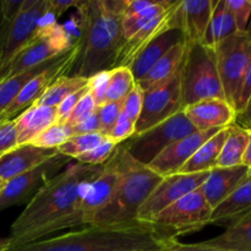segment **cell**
I'll list each match as a JSON object with an SVG mask.
<instances>
[{
	"instance_id": "obj_1",
	"label": "cell",
	"mask_w": 251,
	"mask_h": 251,
	"mask_svg": "<svg viewBox=\"0 0 251 251\" xmlns=\"http://www.w3.org/2000/svg\"><path fill=\"white\" fill-rule=\"evenodd\" d=\"M102 169L103 164H68L27 202L12 223L11 237L6 239V244H28L58 230L83 226L81 201Z\"/></svg>"
},
{
	"instance_id": "obj_2",
	"label": "cell",
	"mask_w": 251,
	"mask_h": 251,
	"mask_svg": "<svg viewBox=\"0 0 251 251\" xmlns=\"http://www.w3.org/2000/svg\"><path fill=\"white\" fill-rule=\"evenodd\" d=\"M125 0H90L77 7L80 54L69 75L91 77L112 70L124 43L122 21Z\"/></svg>"
},
{
	"instance_id": "obj_3",
	"label": "cell",
	"mask_w": 251,
	"mask_h": 251,
	"mask_svg": "<svg viewBox=\"0 0 251 251\" xmlns=\"http://www.w3.org/2000/svg\"><path fill=\"white\" fill-rule=\"evenodd\" d=\"M171 239L151 222L117 226H87L76 232L21 245H7L4 251H142L162 248Z\"/></svg>"
},
{
	"instance_id": "obj_4",
	"label": "cell",
	"mask_w": 251,
	"mask_h": 251,
	"mask_svg": "<svg viewBox=\"0 0 251 251\" xmlns=\"http://www.w3.org/2000/svg\"><path fill=\"white\" fill-rule=\"evenodd\" d=\"M119 151L120 176L109 202L93 217V226H117L134 222L142 203L158 185L163 176L135 161L123 147ZM90 225V226H91Z\"/></svg>"
},
{
	"instance_id": "obj_5",
	"label": "cell",
	"mask_w": 251,
	"mask_h": 251,
	"mask_svg": "<svg viewBox=\"0 0 251 251\" xmlns=\"http://www.w3.org/2000/svg\"><path fill=\"white\" fill-rule=\"evenodd\" d=\"M183 109L203 100H226L213 48L188 42L180 68Z\"/></svg>"
},
{
	"instance_id": "obj_6",
	"label": "cell",
	"mask_w": 251,
	"mask_h": 251,
	"mask_svg": "<svg viewBox=\"0 0 251 251\" xmlns=\"http://www.w3.org/2000/svg\"><path fill=\"white\" fill-rule=\"evenodd\" d=\"M74 41L66 26L56 22L55 17L47 12L42 17L36 36L10 60L0 73V81L21 74L49 59L65 53L73 47Z\"/></svg>"
},
{
	"instance_id": "obj_7",
	"label": "cell",
	"mask_w": 251,
	"mask_h": 251,
	"mask_svg": "<svg viewBox=\"0 0 251 251\" xmlns=\"http://www.w3.org/2000/svg\"><path fill=\"white\" fill-rule=\"evenodd\" d=\"M212 207L200 188L164 208L150 222L171 239L196 232L210 225Z\"/></svg>"
},
{
	"instance_id": "obj_8",
	"label": "cell",
	"mask_w": 251,
	"mask_h": 251,
	"mask_svg": "<svg viewBox=\"0 0 251 251\" xmlns=\"http://www.w3.org/2000/svg\"><path fill=\"white\" fill-rule=\"evenodd\" d=\"M195 131L198 130L189 122L184 110H180L151 129L134 135L122 145L135 161L149 166L167 147Z\"/></svg>"
},
{
	"instance_id": "obj_9",
	"label": "cell",
	"mask_w": 251,
	"mask_h": 251,
	"mask_svg": "<svg viewBox=\"0 0 251 251\" xmlns=\"http://www.w3.org/2000/svg\"><path fill=\"white\" fill-rule=\"evenodd\" d=\"M226 100L234 108L251 56V36L237 32L213 47Z\"/></svg>"
},
{
	"instance_id": "obj_10",
	"label": "cell",
	"mask_w": 251,
	"mask_h": 251,
	"mask_svg": "<svg viewBox=\"0 0 251 251\" xmlns=\"http://www.w3.org/2000/svg\"><path fill=\"white\" fill-rule=\"evenodd\" d=\"M47 12V0H24L19 14L11 21L0 22V73L36 36Z\"/></svg>"
},
{
	"instance_id": "obj_11",
	"label": "cell",
	"mask_w": 251,
	"mask_h": 251,
	"mask_svg": "<svg viewBox=\"0 0 251 251\" xmlns=\"http://www.w3.org/2000/svg\"><path fill=\"white\" fill-rule=\"evenodd\" d=\"M73 159L56 152L54 156L32 168L31 171L6 181L0 196V211L11 206L28 202L49 180L65 169Z\"/></svg>"
},
{
	"instance_id": "obj_12",
	"label": "cell",
	"mask_w": 251,
	"mask_h": 251,
	"mask_svg": "<svg viewBox=\"0 0 251 251\" xmlns=\"http://www.w3.org/2000/svg\"><path fill=\"white\" fill-rule=\"evenodd\" d=\"M180 110H183V102L179 70L166 82L142 92V108L135 125V135L151 129Z\"/></svg>"
},
{
	"instance_id": "obj_13",
	"label": "cell",
	"mask_w": 251,
	"mask_h": 251,
	"mask_svg": "<svg viewBox=\"0 0 251 251\" xmlns=\"http://www.w3.org/2000/svg\"><path fill=\"white\" fill-rule=\"evenodd\" d=\"M78 54H80V42L77 39L69 50L61 54L59 60L54 65H51L47 70L42 71L41 74L34 76L32 80H29L26 83V86L14 98V100L0 114V122L14 120L17 115L25 112L27 108L32 107L59 76L69 75L70 69L73 68Z\"/></svg>"
},
{
	"instance_id": "obj_14",
	"label": "cell",
	"mask_w": 251,
	"mask_h": 251,
	"mask_svg": "<svg viewBox=\"0 0 251 251\" xmlns=\"http://www.w3.org/2000/svg\"><path fill=\"white\" fill-rule=\"evenodd\" d=\"M210 172L201 173H176L162 178L147 200L142 203L136 215L137 221L150 222L161 211L179 199L200 188L207 179Z\"/></svg>"
},
{
	"instance_id": "obj_15",
	"label": "cell",
	"mask_w": 251,
	"mask_h": 251,
	"mask_svg": "<svg viewBox=\"0 0 251 251\" xmlns=\"http://www.w3.org/2000/svg\"><path fill=\"white\" fill-rule=\"evenodd\" d=\"M120 176L118 146L110 158L103 164L102 173L91 183L88 191L80 205V215L83 226H90L93 217L107 205L114 194Z\"/></svg>"
},
{
	"instance_id": "obj_16",
	"label": "cell",
	"mask_w": 251,
	"mask_h": 251,
	"mask_svg": "<svg viewBox=\"0 0 251 251\" xmlns=\"http://www.w3.org/2000/svg\"><path fill=\"white\" fill-rule=\"evenodd\" d=\"M220 130H198L191 132L188 136L178 140L167 147L147 167L161 176L179 173V171L193 157V154Z\"/></svg>"
},
{
	"instance_id": "obj_17",
	"label": "cell",
	"mask_w": 251,
	"mask_h": 251,
	"mask_svg": "<svg viewBox=\"0 0 251 251\" xmlns=\"http://www.w3.org/2000/svg\"><path fill=\"white\" fill-rule=\"evenodd\" d=\"M179 2L180 1L174 2L167 11H164L163 14H161L159 16L154 17L152 21H150L149 24L145 25L140 31H137L131 38L125 41L124 43H123L122 48H120L117 59H115L113 69L119 68V66L129 68V65L132 63L135 56H136L137 54L142 50V48H144L149 42H151L154 37H157L158 34H161L162 32L167 31V29L169 28L180 29V27H179L178 14H176Z\"/></svg>"
},
{
	"instance_id": "obj_18",
	"label": "cell",
	"mask_w": 251,
	"mask_h": 251,
	"mask_svg": "<svg viewBox=\"0 0 251 251\" xmlns=\"http://www.w3.org/2000/svg\"><path fill=\"white\" fill-rule=\"evenodd\" d=\"M186 118L196 130L225 129L235 123L237 113L226 100L210 98L184 108Z\"/></svg>"
},
{
	"instance_id": "obj_19",
	"label": "cell",
	"mask_w": 251,
	"mask_h": 251,
	"mask_svg": "<svg viewBox=\"0 0 251 251\" xmlns=\"http://www.w3.org/2000/svg\"><path fill=\"white\" fill-rule=\"evenodd\" d=\"M56 152L58 150L41 149L32 144L19 145L0 156V179L4 181L11 180L43 163Z\"/></svg>"
},
{
	"instance_id": "obj_20",
	"label": "cell",
	"mask_w": 251,
	"mask_h": 251,
	"mask_svg": "<svg viewBox=\"0 0 251 251\" xmlns=\"http://www.w3.org/2000/svg\"><path fill=\"white\" fill-rule=\"evenodd\" d=\"M249 174V168L245 166L232 167V168H218L210 172L205 183L200 186L207 200L208 205L213 208L225 201Z\"/></svg>"
},
{
	"instance_id": "obj_21",
	"label": "cell",
	"mask_w": 251,
	"mask_h": 251,
	"mask_svg": "<svg viewBox=\"0 0 251 251\" xmlns=\"http://www.w3.org/2000/svg\"><path fill=\"white\" fill-rule=\"evenodd\" d=\"M213 0H184L179 2V27L186 41L202 43L212 15Z\"/></svg>"
},
{
	"instance_id": "obj_22",
	"label": "cell",
	"mask_w": 251,
	"mask_h": 251,
	"mask_svg": "<svg viewBox=\"0 0 251 251\" xmlns=\"http://www.w3.org/2000/svg\"><path fill=\"white\" fill-rule=\"evenodd\" d=\"M183 39H186L183 31L179 28H169L154 37L142 48L129 65L135 81H139L149 73L150 69L172 48Z\"/></svg>"
},
{
	"instance_id": "obj_23",
	"label": "cell",
	"mask_w": 251,
	"mask_h": 251,
	"mask_svg": "<svg viewBox=\"0 0 251 251\" xmlns=\"http://www.w3.org/2000/svg\"><path fill=\"white\" fill-rule=\"evenodd\" d=\"M251 217V176H248L225 201L213 208L210 223H225L227 227Z\"/></svg>"
},
{
	"instance_id": "obj_24",
	"label": "cell",
	"mask_w": 251,
	"mask_h": 251,
	"mask_svg": "<svg viewBox=\"0 0 251 251\" xmlns=\"http://www.w3.org/2000/svg\"><path fill=\"white\" fill-rule=\"evenodd\" d=\"M17 144H31L43 130L58 122L56 108L33 104L15 118Z\"/></svg>"
},
{
	"instance_id": "obj_25",
	"label": "cell",
	"mask_w": 251,
	"mask_h": 251,
	"mask_svg": "<svg viewBox=\"0 0 251 251\" xmlns=\"http://www.w3.org/2000/svg\"><path fill=\"white\" fill-rule=\"evenodd\" d=\"M186 47H188V41L183 39L176 46L172 47L149 70V73L141 78L136 81V85L139 86L140 90L144 91L150 90L152 87L161 85L166 82L167 80L176 75L183 64L184 55H185Z\"/></svg>"
},
{
	"instance_id": "obj_26",
	"label": "cell",
	"mask_w": 251,
	"mask_h": 251,
	"mask_svg": "<svg viewBox=\"0 0 251 251\" xmlns=\"http://www.w3.org/2000/svg\"><path fill=\"white\" fill-rule=\"evenodd\" d=\"M228 135V126L221 129L217 134L207 140L190 159L183 166L179 173H201L211 172L217 167L218 157Z\"/></svg>"
},
{
	"instance_id": "obj_27",
	"label": "cell",
	"mask_w": 251,
	"mask_h": 251,
	"mask_svg": "<svg viewBox=\"0 0 251 251\" xmlns=\"http://www.w3.org/2000/svg\"><path fill=\"white\" fill-rule=\"evenodd\" d=\"M251 130L233 123L228 126V135L217 161L218 168H232L243 166V157L249 142Z\"/></svg>"
},
{
	"instance_id": "obj_28",
	"label": "cell",
	"mask_w": 251,
	"mask_h": 251,
	"mask_svg": "<svg viewBox=\"0 0 251 251\" xmlns=\"http://www.w3.org/2000/svg\"><path fill=\"white\" fill-rule=\"evenodd\" d=\"M237 32V26L226 5V0H213L212 15L202 44L213 48L221 41L233 36Z\"/></svg>"
},
{
	"instance_id": "obj_29",
	"label": "cell",
	"mask_w": 251,
	"mask_h": 251,
	"mask_svg": "<svg viewBox=\"0 0 251 251\" xmlns=\"http://www.w3.org/2000/svg\"><path fill=\"white\" fill-rule=\"evenodd\" d=\"M202 243L226 251H251V217L229 226L221 235Z\"/></svg>"
},
{
	"instance_id": "obj_30",
	"label": "cell",
	"mask_w": 251,
	"mask_h": 251,
	"mask_svg": "<svg viewBox=\"0 0 251 251\" xmlns=\"http://www.w3.org/2000/svg\"><path fill=\"white\" fill-rule=\"evenodd\" d=\"M88 78L77 75H63L59 76L43 93L41 98L34 104L42 107L56 108L68 96L73 95L76 91L86 87Z\"/></svg>"
},
{
	"instance_id": "obj_31",
	"label": "cell",
	"mask_w": 251,
	"mask_h": 251,
	"mask_svg": "<svg viewBox=\"0 0 251 251\" xmlns=\"http://www.w3.org/2000/svg\"><path fill=\"white\" fill-rule=\"evenodd\" d=\"M60 55L54 56V58L47 60L46 63L39 64V65L34 66V68L32 69H28V70L24 71V73L12 76V77L5 78V80L0 81V114H1L5 110V108L14 100V98L19 95L20 91L26 86V83L28 82L29 80H32L34 76L41 74L42 71L47 70V69L50 68L51 65H54V64L59 60Z\"/></svg>"
},
{
	"instance_id": "obj_32",
	"label": "cell",
	"mask_w": 251,
	"mask_h": 251,
	"mask_svg": "<svg viewBox=\"0 0 251 251\" xmlns=\"http://www.w3.org/2000/svg\"><path fill=\"white\" fill-rule=\"evenodd\" d=\"M176 1H168V0H159V1H153L149 7L140 11L139 14L126 15L123 17L122 21V31L124 42L131 38L137 31L142 28L145 25L149 24L154 17L159 16L164 11L169 9Z\"/></svg>"
},
{
	"instance_id": "obj_33",
	"label": "cell",
	"mask_w": 251,
	"mask_h": 251,
	"mask_svg": "<svg viewBox=\"0 0 251 251\" xmlns=\"http://www.w3.org/2000/svg\"><path fill=\"white\" fill-rule=\"evenodd\" d=\"M135 83L136 81L129 68L119 66V68L112 69L109 75V82H108L105 103L122 102L134 87Z\"/></svg>"
},
{
	"instance_id": "obj_34",
	"label": "cell",
	"mask_w": 251,
	"mask_h": 251,
	"mask_svg": "<svg viewBox=\"0 0 251 251\" xmlns=\"http://www.w3.org/2000/svg\"><path fill=\"white\" fill-rule=\"evenodd\" d=\"M73 135V126L70 124L56 122L43 130L31 144L41 149L58 150Z\"/></svg>"
},
{
	"instance_id": "obj_35",
	"label": "cell",
	"mask_w": 251,
	"mask_h": 251,
	"mask_svg": "<svg viewBox=\"0 0 251 251\" xmlns=\"http://www.w3.org/2000/svg\"><path fill=\"white\" fill-rule=\"evenodd\" d=\"M108 137L104 136L100 132H93V134H82L74 135L66 142H64L58 149V152L61 154L70 157L71 159H76L83 154L85 152L95 149L96 146L107 140Z\"/></svg>"
},
{
	"instance_id": "obj_36",
	"label": "cell",
	"mask_w": 251,
	"mask_h": 251,
	"mask_svg": "<svg viewBox=\"0 0 251 251\" xmlns=\"http://www.w3.org/2000/svg\"><path fill=\"white\" fill-rule=\"evenodd\" d=\"M117 146L118 145L115 144V142L107 139L103 142H100V144L98 145V146H96L95 149L90 150V151L81 154L80 157L76 158V161H77L78 163L90 164V166H102V164H104L105 162L110 158V156L114 153Z\"/></svg>"
},
{
	"instance_id": "obj_37",
	"label": "cell",
	"mask_w": 251,
	"mask_h": 251,
	"mask_svg": "<svg viewBox=\"0 0 251 251\" xmlns=\"http://www.w3.org/2000/svg\"><path fill=\"white\" fill-rule=\"evenodd\" d=\"M98 118H100V132L108 136L114 127L120 113H122V102H107L97 108Z\"/></svg>"
},
{
	"instance_id": "obj_38",
	"label": "cell",
	"mask_w": 251,
	"mask_h": 251,
	"mask_svg": "<svg viewBox=\"0 0 251 251\" xmlns=\"http://www.w3.org/2000/svg\"><path fill=\"white\" fill-rule=\"evenodd\" d=\"M228 10L232 14L238 32L247 31L251 17V4L249 0H226Z\"/></svg>"
},
{
	"instance_id": "obj_39",
	"label": "cell",
	"mask_w": 251,
	"mask_h": 251,
	"mask_svg": "<svg viewBox=\"0 0 251 251\" xmlns=\"http://www.w3.org/2000/svg\"><path fill=\"white\" fill-rule=\"evenodd\" d=\"M109 75H110V70H105V71H100V73L95 74L93 76L88 77V83H87L88 90H90L91 96H92L97 108L105 103V96H107Z\"/></svg>"
},
{
	"instance_id": "obj_40",
	"label": "cell",
	"mask_w": 251,
	"mask_h": 251,
	"mask_svg": "<svg viewBox=\"0 0 251 251\" xmlns=\"http://www.w3.org/2000/svg\"><path fill=\"white\" fill-rule=\"evenodd\" d=\"M135 125L136 124L132 120H130L124 113H120L114 127L108 134L107 137L109 140H112L113 142H115L117 145L123 144V142H125L126 140H129L130 137H132L135 135V132H136Z\"/></svg>"
},
{
	"instance_id": "obj_41",
	"label": "cell",
	"mask_w": 251,
	"mask_h": 251,
	"mask_svg": "<svg viewBox=\"0 0 251 251\" xmlns=\"http://www.w3.org/2000/svg\"><path fill=\"white\" fill-rule=\"evenodd\" d=\"M142 108V92L139 86L135 83L134 87L131 88L126 97L122 100V113H124L130 120L136 124L137 119L140 117Z\"/></svg>"
},
{
	"instance_id": "obj_42",
	"label": "cell",
	"mask_w": 251,
	"mask_h": 251,
	"mask_svg": "<svg viewBox=\"0 0 251 251\" xmlns=\"http://www.w3.org/2000/svg\"><path fill=\"white\" fill-rule=\"evenodd\" d=\"M96 109H97V105H96L91 93L88 92L87 95L83 96V97L81 98L80 102L75 105V108L71 110L70 114L66 117V119L64 120L63 123H68V124L70 125L76 124V123L86 119L88 115H91L93 112H96Z\"/></svg>"
},
{
	"instance_id": "obj_43",
	"label": "cell",
	"mask_w": 251,
	"mask_h": 251,
	"mask_svg": "<svg viewBox=\"0 0 251 251\" xmlns=\"http://www.w3.org/2000/svg\"><path fill=\"white\" fill-rule=\"evenodd\" d=\"M19 146L15 120H6L0 124V156Z\"/></svg>"
},
{
	"instance_id": "obj_44",
	"label": "cell",
	"mask_w": 251,
	"mask_h": 251,
	"mask_svg": "<svg viewBox=\"0 0 251 251\" xmlns=\"http://www.w3.org/2000/svg\"><path fill=\"white\" fill-rule=\"evenodd\" d=\"M88 92H90V90H88V86H86V87L81 88V90H78V91H76V92L73 93V95L68 96V97H66L65 100H64L63 102H61L60 104L58 105V107H56L58 122L63 123L64 120L66 119V117L70 114L71 110L75 108V105L77 104L78 102H80L81 98H82L83 96L87 95Z\"/></svg>"
},
{
	"instance_id": "obj_45",
	"label": "cell",
	"mask_w": 251,
	"mask_h": 251,
	"mask_svg": "<svg viewBox=\"0 0 251 251\" xmlns=\"http://www.w3.org/2000/svg\"><path fill=\"white\" fill-rule=\"evenodd\" d=\"M250 97H251V56H250L249 64H248L247 66V70H245L244 77H243V82H242V87H240V93H239V97H238V102L237 104H235V113H237V115L240 114V113L245 109Z\"/></svg>"
},
{
	"instance_id": "obj_46",
	"label": "cell",
	"mask_w": 251,
	"mask_h": 251,
	"mask_svg": "<svg viewBox=\"0 0 251 251\" xmlns=\"http://www.w3.org/2000/svg\"><path fill=\"white\" fill-rule=\"evenodd\" d=\"M73 126L74 135H82V134H93V132H100V118H98L97 109L92 114L88 115L86 119L71 125ZM73 135V136H74Z\"/></svg>"
},
{
	"instance_id": "obj_47",
	"label": "cell",
	"mask_w": 251,
	"mask_h": 251,
	"mask_svg": "<svg viewBox=\"0 0 251 251\" xmlns=\"http://www.w3.org/2000/svg\"><path fill=\"white\" fill-rule=\"evenodd\" d=\"M82 0H47L48 5V11L53 15L55 19L68 11L70 7H76L77 9Z\"/></svg>"
},
{
	"instance_id": "obj_48",
	"label": "cell",
	"mask_w": 251,
	"mask_h": 251,
	"mask_svg": "<svg viewBox=\"0 0 251 251\" xmlns=\"http://www.w3.org/2000/svg\"><path fill=\"white\" fill-rule=\"evenodd\" d=\"M162 251H226L221 249H216V248L208 247V245L201 243H196V244H183L179 243L178 240H173L169 243L168 245L162 249Z\"/></svg>"
},
{
	"instance_id": "obj_49",
	"label": "cell",
	"mask_w": 251,
	"mask_h": 251,
	"mask_svg": "<svg viewBox=\"0 0 251 251\" xmlns=\"http://www.w3.org/2000/svg\"><path fill=\"white\" fill-rule=\"evenodd\" d=\"M153 1H149V0H125V14L126 15H135L139 14L140 11L149 7Z\"/></svg>"
},
{
	"instance_id": "obj_50",
	"label": "cell",
	"mask_w": 251,
	"mask_h": 251,
	"mask_svg": "<svg viewBox=\"0 0 251 251\" xmlns=\"http://www.w3.org/2000/svg\"><path fill=\"white\" fill-rule=\"evenodd\" d=\"M235 124L244 127V129L251 130V97L249 102H248L247 107H245V109L235 118Z\"/></svg>"
},
{
	"instance_id": "obj_51",
	"label": "cell",
	"mask_w": 251,
	"mask_h": 251,
	"mask_svg": "<svg viewBox=\"0 0 251 251\" xmlns=\"http://www.w3.org/2000/svg\"><path fill=\"white\" fill-rule=\"evenodd\" d=\"M243 166L251 168V132L249 137V142H248L247 150H245L244 157H243Z\"/></svg>"
},
{
	"instance_id": "obj_52",
	"label": "cell",
	"mask_w": 251,
	"mask_h": 251,
	"mask_svg": "<svg viewBox=\"0 0 251 251\" xmlns=\"http://www.w3.org/2000/svg\"><path fill=\"white\" fill-rule=\"evenodd\" d=\"M5 185H6V181H4L0 179V196H1V193H2V190H4Z\"/></svg>"
},
{
	"instance_id": "obj_53",
	"label": "cell",
	"mask_w": 251,
	"mask_h": 251,
	"mask_svg": "<svg viewBox=\"0 0 251 251\" xmlns=\"http://www.w3.org/2000/svg\"><path fill=\"white\" fill-rule=\"evenodd\" d=\"M247 32L248 34H249V36H251V17H250V20H249V24H248V27H247Z\"/></svg>"
},
{
	"instance_id": "obj_54",
	"label": "cell",
	"mask_w": 251,
	"mask_h": 251,
	"mask_svg": "<svg viewBox=\"0 0 251 251\" xmlns=\"http://www.w3.org/2000/svg\"><path fill=\"white\" fill-rule=\"evenodd\" d=\"M5 250V239H0V251Z\"/></svg>"
},
{
	"instance_id": "obj_55",
	"label": "cell",
	"mask_w": 251,
	"mask_h": 251,
	"mask_svg": "<svg viewBox=\"0 0 251 251\" xmlns=\"http://www.w3.org/2000/svg\"><path fill=\"white\" fill-rule=\"evenodd\" d=\"M168 245V244H167ZM164 247H166V245H164ZM164 247H162V248H156V249H150V250H142V251H162V249H163Z\"/></svg>"
},
{
	"instance_id": "obj_56",
	"label": "cell",
	"mask_w": 251,
	"mask_h": 251,
	"mask_svg": "<svg viewBox=\"0 0 251 251\" xmlns=\"http://www.w3.org/2000/svg\"><path fill=\"white\" fill-rule=\"evenodd\" d=\"M248 176H251V168H249V174H248Z\"/></svg>"
},
{
	"instance_id": "obj_57",
	"label": "cell",
	"mask_w": 251,
	"mask_h": 251,
	"mask_svg": "<svg viewBox=\"0 0 251 251\" xmlns=\"http://www.w3.org/2000/svg\"><path fill=\"white\" fill-rule=\"evenodd\" d=\"M1 123H2V122H0V124H1Z\"/></svg>"
}]
</instances>
